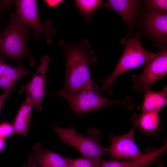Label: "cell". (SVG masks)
Segmentation results:
<instances>
[{
	"label": "cell",
	"mask_w": 167,
	"mask_h": 167,
	"mask_svg": "<svg viewBox=\"0 0 167 167\" xmlns=\"http://www.w3.org/2000/svg\"><path fill=\"white\" fill-rule=\"evenodd\" d=\"M159 112L135 113L132 117L131 121L134 126L144 134L149 136L155 135L162 129V126L159 122Z\"/></svg>",
	"instance_id": "obj_14"
},
{
	"label": "cell",
	"mask_w": 167,
	"mask_h": 167,
	"mask_svg": "<svg viewBox=\"0 0 167 167\" xmlns=\"http://www.w3.org/2000/svg\"><path fill=\"white\" fill-rule=\"evenodd\" d=\"M32 150L29 156L28 164L23 167H68L66 157L44 149L40 143H35Z\"/></svg>",
	"instance_id": "obj_11"
},
{
	"label": "cell",
	"mask_w": 167,
	"mask_h": 167,
	"mask_svg": "<svg viewBox=\"0 0 167 167\" xmlns=\"http://www.w3.org/2000/svg\"><path fill=\"white\" fill-rule=\"evenodd\" d=\"M6 29L0 34L1 55L19 62L25 57L32 58L27 47L29 36L28 29L22 24L15 14L11 13Z\"/></svg>",
	"instance_id": "obj_5"
},
{
	"label": "cell",
	"mask_w": 167,
	"mask_h": 167,
	"mask_svg": "<svg viewBox=\"0 0 167 167\" xmlns=\"http://www.w3.org/2000/svg\"><path fill=\"white\" fill-rule=\"evenodd\" d=\"M34 105L27 97L21 106L15 118L13 125L15 134H20L24 136L27 135L31 117V112Z\"/></svg>",
	"instance_id": "obj_16"
},
{
	"label": "cell",
	"mask_w": 167,
	"mask_h": 167,
	"mask_svg": "<svg viewBox=\"0 0 167 167\" xmlns=\"http://www.w3.org/2000/svg\"><path fill=\"white\" fill-rule=\"evenodd\" d=\"M5 139L0 138V153L4 151L6 148Z\"/></svg>",
	"instance_id": "obj_25"
},
{
	"label": "cell",
	"mask_w": 167,
	"mask_h": 167,
	"mask_svg": "<svg viewBox=\"0 0 167 167\" xmlns=\"http://www.w3.org/2000/svg\"><path fill=\"white\" fill-rule=\"evenodd\" d=\"M138 34L123 38L121 44L124 47L123 54L113 73L102 81L101 89L108 94L113 93V84L123 73L139 67H144L151 62L156 54L149 52L142 46Z\"/></svg>",
	"instance_id": "obj_2"
},
{
	"label": "cell",
	"mask_w": 167,
	"mask_h": 167,
	"mask_svg": "<svg viewBox=\"0 0 167 167\" xmlns=\"http://www.w3.org/2000/svg\"><path fill=\"white\" fill-rule=\"evenodd\" d=\"M144 24L146 32L157 42L165 43L167 40V15L148 12Z\"/></svg>",
	"instance_id": "obj_12"
},
{
	"label": "cell",
	"mask_w": 167,
	"mask_h": 167,
	"mask_svg": "<svg viewBox=\"0 0 167 167\" xmlns=\"http://www.w3.org/2000/svg\"><path fill=\"white\" fill-rule=\"evenodd\" d=\"M140 2L139 0H109L105 2L104 6L117 12L128 26H131L139 11Z\"/></svg>",
	"instance_id": "obj_13"
},
{
	"label": "cell",
	"mask_w": 167,
	"mask_h": 167,
	"mask_svg": "<svg viewBox=\"0 0 167 167\" xmlns=\"http://www.w3.org/2000/svg\"><path fill=\"white\" fill-rule=\"evenodd\" d=\"M66 61V78L62 89L71 93L77 92L91 83L89 66L98 59L86 40L68 44L61 41Z\"/></svg>",
	"instance_id": "obj_1"
},
{
	"label": "cell",
	"mask_w": 167,
	"mask_h": 167,
	"mask_svg": "<svg viewBox=\"0 0 167 167\" xmlns=\"http://www.w3.org/2000/svg\"><path fill=\"white\" fill-rule=\"evenodd\" d=\"M6 58L0 55V77L3 73L7 64L5 62Z\"/></svg>",
	"instance_id": "obj_23"
},
{
	"label": "cell",
	"mask_w": 167,
	"mask_h": 167,
	"mask_svg": "<svg viewBox=\"0 0 167 167\" xmlns=\"http://www.w3.org/2000/svg\"><path fill=\"white\" fill-rule=\"evenodd\" d=\"M75 3L79 13L86 17L88 22L91 21L93 13L105 4L103 1L99 0H77Z\"/></svg>",
	"instance_id": "obj_18"
},
{
	"label": "cell",
	"mask_w": 167,
	"mask_h": 167,
	"mask_svg": "<svg viewBox=\"0 0 167 167\" xmlns=\"http://www.w3.org/2000/svg\"><path fill=\"white\" fill-rule=\"evenodd\" d=\"M41 59V63L36 72L32 74L30 81L22 85L19 91L20 94L26 93L34 107L40 111L42 110V103L46 92V74L50 61L49 57L46 55L43 56Z\"/></svg>",
	"instance_id": "obj_9"
},
{
	"label": "cell",
	"mask_w": 167,
	"mask_h": 167,
	"mask_svg": "<svg viewBox=\"0 0 167 167\" xmlns=\"http://www.w3.org/2000/svg\"><path fill=\"white\" fill-rule=\"evenodd\" d=\"M144 4L148 12L161 14H167V0H145Z\"/></svg>",
	"instance_id": "obj_20"
},
{
	"label": "cell",
	"mask_w": 167,
	"mask_h": 167,
	"mask_svg": "<svg viewBox=\"0 0 167 167\" xmlns=\"http://www.w3.org/2000/svg\"><path fill=\"white\" fill-rule=\"evenodd\" d=\"M45 3L51 7H54L59 6L64 1L63 0H46L44 1Z\"/></svg>",
	"instance_id": "obj_22"
},
{
	"label": "cell",
	"mask_w": 167,
	"mask_h": 167,
	"mask_svg": "<svg viewBox=\"0 0 167 167\" xmlns=\"http://www.w3.org/2000/svg\"><path fill=\"white\" fill-rule=\"evenodd\" d=\"M144 68L140 75H133L131 79L134 89L143 92L149 90L156 82L164 77L167 72V51L162 49Z\"/></svg>",
	"instance_id": "obj_7"
},
{
	"label": "cell",
	"mask_w": 167,
	"mask_h": 167,
	"mask_svg": "<svg viewBox=\"0 0 167 167\" xmlns=\"http://www.w3.org/2000/svg\"><path fill=\"white\" fill-rule=\"evenodd\" d=\"M60 137L62 142L76 149L84 158L89 159H102L108 152V148L102 145V136L98 130L92 128L87 131V136L83 135L72 127L62 128L50 124Z\"/></svg>",
	"instance_id": "obj_4"
},
{
	"label": "cell",
	"mask_w": 167,
	"mask_h": 167,
	"mask_svg": "<svg viewBox=\"0 0 167 167\" xmlns=\"http://www.w3.org/2000/svg\"><path fill=\"white\" fill-rule=\"evenodd\" d=\"M56 94L66 100L71 109L76 114L96 112L105 107L115 105H124L129 109L134 107L129 96L119 101L104 97L101 95L100 90L96 84L92 82L77 92L71 93L62 89Z\"/></svg>",
	"instance_id": "obj_3"
},
{
	"label": "cell",
	"mask_w": 167,
	"mask_h": 167,
	"mask_svg": "<svg viewBox=\"0 0 167 167\" xmlns=\"http://www.w3.org/2000/svg\"><path fill=\"white\" fill-rule=\"evenodd\" d=\"M167 149V141L160 148L149 147L144 152V154L136 159L128 161L104 160L101 167H149L157 163L162 155Z\"/></svg>",
	"instance_id": "obj_10"
},
{
	"label": "cell",
	"mask_w": 167,
	"mask_h": 167,
	"mask_svg": "<svg viewBox=\"0 0 167 167\" xmlns=\"http://www.w3.org/2000/svg\"><path fill=\"white\" fill-rule=\"evenodd\" d=\"M136 127H134L123 135L115 136L109 135L108 139L111 143L108 148L110 160H132L136 159L144 154L136 144L134 139Z\"/></svg>",
	"instance_id": "obj_8"
},
{
	"label": "cell",
	"mask_w": 167,
	"mask_h": 167,
	"mask_svg": "<svg viewBox=\"0 0 167 167\" xmlns=\"http://www.w3.org/2000/svg\"><path fill=\"white\" fill-rule=\"evenodd\" d=\"M68 167H101L104 160H92L79 158L72 159L66 157Z\"/></svg>",
	"instance_id": "obj_19"
},
{
	"label": "cell",
	"mask_w": 167,
	"mask_h": 167,
	"mask_svg": "<svg viewBox=\"0 0 167 167\" xmlns=\"http://www.w3.org/2000/svg\"><path fill=\"white\" fill-rule=\"evenodd\" d=\"M1 11H0V14H1Z\"/></svg>",
	"instance_id": "obj_27"
},
{
	"label": "cell",
	"mask_w": 167,
	"mask_h": 167,
	"mask_svg": "<svg viewBox=\"0 0 167 167\" xmlns=\"http://www.w3.org/2000/svg\"><path fill=\"white\" fill-rule=\"evenodd\" d=\"M15 134L13 124L7 122H4L0 124V138L5 139Z\"/></svg>",
	"instance_id": "obj_21"
},
{
	"label": "cell",
	"mask_w": 167,
	"mask_h": 167,
	"mask_svg": "<svg viewBox=\"0 0 167 167\" xmlns=\"http://www.w3.org/2000/svg\"><path fill=\"white\" fill-rule=\"evenodd\" d=\"M10 93L3 92L0 95V113L2 105L6 99L8 97Z\"/></svg>",
	"instance_id": "obj_24"
},
{
	"label": "cell",
	"mask_w": 167,
	"mask_h": 167,
	"mask_svg": "<svg viewBox=\"0 0 167 167\" xmlns=\"http://www.w3.org/2000/svg\"><path fill=\"white\" fill-rule=\"evenodd\" d=\"M29 74H32L31 71L22 65L12 67L7 64L0 77V87L3 89L4 92L10 93L14 90L18 80Z\"/></svg>",
	"instance_id": "obj_15"
},
{
	"label": "cell",
	"mask_w": 167,
	"mask_h": 167,
	"mask_svg": "<svg viewBox=\"0 0 167 167\" xmlns=\"http://www.w3.org/2000/svg\"><path fill=\"white\" fill-rule=\"evenodd\" d=\"M13 3L16 9L15 14L22 24L25 27L32 29L37 36L46 35L48 43H50L52 37L56 31L50 26V21L45 25L41 23L38 17L36 1L15 0Z\"/></svg>",
	"instance_id": "obj_6"
},
{
	"label": "cell",
	"mask_w": 167,
	"mask_h": 167,
	"mask_svg": "<svg viewBox=\"0 0 167 167\" xmlns=\"http://www.w3.org/2000/svg\"><path fill=\"white\" fill-rule=\"evenodd\" d=\"M4 7V5L3 3L0 2V11H2V9Z\"/></svg>",
	"instance_id": "obj_26"
},
{
	"label": "cell",
	"mask_w": 167,
	"mask_h": 167,
	"mask_svg": "<svg viewBox=\"0 0 167 167\" xmlns=\"http://www.w3.org/2000/svg\"><path fill=\"white\" fill-rule=\"evenodd\" d=\"M167 88L165 87L161 92L150 90L145 92L142 107V112H159L167 103Z\"/></svg>",
	"instance_id": "obj_17"
}]
</instances>
